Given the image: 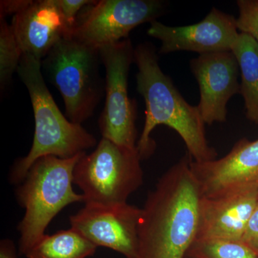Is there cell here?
I'll list each match as a JSON object with an SVG mask.
<instances>
[{
    "label": "cell",
    "mask_w": 258,
    "mask_h": 258,
    "mask_svg": "<svg viewBox=\"0 0 258 258\" xmlns=\"http://www.w3.org/2000/svg\"><path fill=\"white\" fill-rule=\"evenodd\" d=\"M241 75L240 95L244 100L246 118L258 124V43L240 32L232 48Z\"/></svg>",
    "instance_id": "obj_15"
},
{
    "label": "cell",
    "mask_w": 258,
    "mask_h": 258,
    "mask_svg": "<svg viewBox=\"0 0 258 258\" xmlns=\"http://www.w3.org/2000/svg\"><path fill=\"white\" fill-rule=\"evenodd\" d=\"M189 154L161 176L148 195L139 225L137 258H185L198 237L201 190Z\"/></svg>",
    "instance_id": "obj_1"
},
{
    "label": "cell",
    "mask_w": 258,
    "mask_h": 258,
    "mask_svg": "<svg viewBox=\"0 0 258 258\" xmlns=\"http://www.w3.org/2000/svg\"><path fill=\"white\" fill-rule=\"evenodd\" d=\"M86 152L69 159L46 156L37 159L16 191L25 214L20 222L19 252L25 255L45 235L47 226L68 205L84 203V197L74 191L75 166Z\"/></svg>",
    "instance_id": "obj_4"
},
{
    "label": "cell",
    "mask_w": 258,
    "mask_h": 258,
    "mask_svg": "<svg viewBox=\"0 0 258 258\" xmlns=\"http://www.w3.org/2000/svg\"><path fill=\"white\" fill-rule=\"evenodd\" d=\"M11 27L23 55L40 61L60 40L72 37V28L56 0L32 1L13 16Z\"/></svg>",
    "instance_id": "obj_13"
},
{
    "label": "cell",
    "mask_w": 258,
    "mask_h": 258,
    "mask_svg": "<svg viewBox=\"0 0 258 258\" xmlns=\"http://www.w3.org/2000/svg\"><path fill=\"white\" fill-rule=\"evenodd\" d=\"M142 209L128 203L115 206L85 205L70 217L74 229L97 247H104L126 258H137Z\"/></svg>",
    "instance_id": "obj_9"
},
{
    "label": "cell",
    "mask_w": 258,
    "mask_h": 258,
    "mask_svg": "<svg viewBox=\"0 0 258 258\" xmlns=\"http://www.w3.org/2000/svg\"><path fill=\"white\" fill-rule=\"evenodd\" d=\"M257 202L258 189L215 198L202 197L197 240H242Z\"/></svg>",
    "instance_id": "obj_14"
},
{
    "label": "cell",
    "mask_w": 258,
    "mask_h": 258,
    "mask_svg": "<svg viewBox=\"0 0 258 258\" xmlns=\"http://www.w3.org/2000/svg\"><path fill=\"white\" fill-rule=\"evenodd\" d=\"M137 149L102 138L91 154L85 153L74 171V184L83 191L85 205L110 207L127 203L142 186L144 173Z\"/></svg>",
    "instance_id": "obj_6"
},
{
    "label": "cell",
    "mask_w": 258,
    "mask_h": 258,
    "mask_svg": "<svg viewBox=\"0 0 258 258\" xmlns=\"http://www.w3.org/2000/svg\"><path fill=\"white\" fill-rule=\"evenodd\" d=\"M0 258H17V251L13 241L5 239L0 242Z\"/></svg>",
    "instance_id": "obj_23"
},
{
    "label": "cell",
    "mask_w": 258,
    "mask_h": 258,
    "mask_svg": "<svg viewBox=\"0 0 258 258\" xmlns=\"http://www.w3.org/2000/svg\"><path fill=\"white\" fill-rule=\"evenodd\" d=\"M23 53L15 38L11 25L5 18H0V86L1 90L11 81L18 71Z\"/></svg>",
    "instance_id": "obj_18"
},
{
    "label": "cell",
    "mask_w": 258,
    "mask_h": 258,
    "mask_svg": "<svg viewBox=\"0 0 258 258\" xmlns=\"http://www.w3.org/2000/svg\"><path fill=\"white\" fill-rule=\"evenodd\" d=\"M190 167L205 198L258 189V139H240L220 159L201 163L191 159Z\"/></svg>",
    "instance_id": "obj_10"
},
{
    "label": "cell",
    "mask_w": 258,
    "mask_h": 258,
    "mask_svg": "<svg viewBox=\"0 0 258 258\" xmlns=\"http://www.w3.org/2000/svg\"><path fill=\"white\" fill-rule=\"evenodd\" d=\"M106 70V102L98 120L103 138L115 144L137 149V102L129 97V70L134 62V48L130 39L99 49Z\"/></svg>",
    "instance_id": "obj_7"
},
{
    "label": "cell",
    "mask_w": 258,
    "mask_h": 258,
    "mask_svg": "<svg viewBox=\"0 0 258 258\" xmlns=\"http://www.w3.org/2000/svg\"><path fill=\"white\" fill-rule=\"evenodd\" d=\"M237 30L253 37L258 43V0H238Z\"/></svg>",
    "instance_id": "obj_19"
},
{
    "label": "cell",
    "mask_w": 258,
    "mask_h": 258,
    "mask_svg": "<svg viewBox=\"0 0 258 258\" xmlns=\"http://www.w3.org/2000/svg\"><path fill=\"white\" fill-rule=\"evenodd\" d=\"M186 257L258 258V254L242 240L198 239L190 247Z\"/></svg>",
    "instance_id": "obj_17"
},
{
    "label": "cell",
    "mask_w": 258,
    "mask_h": 258,
    "mask_svg": "<svg viewBox=\"0 0 258 258\" xmlns=\"http://www.w3.org/2000/svg\"><path fill=\"white\" fill-rule=\"evenodd\" d=\"M241 240L258 254V202Z\"/></svg>",
    "instance_id": "obj_21"
},
{
    "label": "cell",
    "mask_w": 258,
    "mask_h": 258,
    "mask_svg": "<svg viewBox=\"0 0 258 258\" xmlns=\"http://www.w3.org/2000/svg\"><path fill=\"white\" fill-rule=\"evenodd\" d=\"M99 50L64 37L41 61L42 69L63 98L67 118L82 124L92 116L105 92Z\"/></svg>",
    "instance_id": "obj_5"
},
{
    "label": "cell",
    "mask_w": 258,
    "mask_h": 258,
    "mask_svg": "<svg viewBox=\"0 0 258 258\" xmlns=\"http://www.w3.org/2000/svg\"><path fill=\"white\" fill-rule=\"evenodd\" d=\"M69 26L74 30L76 19L80 12L88 5L93 4L92 0H56Z\"/></svg>",
    "instance_id": "obj_20"
},
{
    "label": "cell",
    "mask_w": 258,
    "mask_h": 258,
    "mask_svg": "<svg viewBox=\"0 0 258 258\" xmlns=\"http://www.w3.org/2000/svg\"><path fill=\"white\" fill-rule=\"evenodd\" d=\"M200 88L199 111L205 124L227 120V103L240 94L238 62L232 51L200 55L190 61Z\"/></svg>",
    "instance_id": "obj_12"
},
{
    "label": "cell",
    "mask_w": 258,
    "mask_h": 258,
    "mask_svg": "<svg viewBox=\"0 0 258 258\" xmlns=\"http://www.w3.org/2000/svg\"><path fill=\"white\" fill-rule=\"evenodd\" d=\"M237 19L213 8L201 22L186 26H168L154 20L150 23L148 35L160 40L158 54L176 51H191L200 55L228 52L238 37Z\"/></svg>",
    "instance_id": "obj_11"
},
{
    "label": "cell",
    "mask_w": 258,
    "mask_h": 258,
    "mask_svg": "<svg viewBox=\"0 0 258 258\" xmlns=\"http://www.w3.org/2000/svg\"><path fill=\"white\" fill-rule=\"evenodd\" d=\"M32 0H2L0 2V18L18 14L31 4Z\"/></svg>",
    "instance_id": "obj_22"
},
{
    "label": "cell",
    "mask_w": 258,
    "mask_h": 258,
    "mask_svg": "<svg viewBox=\"0 0 258 258\" xmlns=\"http://www.w3.org/2000/svg\"><path fill=\"white\" fill-rule=\"evenodd\" d=\"M185 258H191V257H186Z\"/></svg>",
    "instance_id": "obj_24"
},
{
    "label": "cell",
    "mask_w": 258,
    "mask_h": 258,
    "mask_svg": "<svg viewBox=\"0 0 258 258\" xmlns=\"http://www.w3.org/2000/svg\"><path fill=\"white\" fill-rule=\"evenodd\" d=\"M166 10V3L160 0L95 1L80 12L72 37L99 50L128 39L132 30L157 20Z\"/></svg>",
    "instance_id": "obj_8"
},
{
    "label": "cell",
    "mask_w": 258,
    "mask_h": 258,
    "mask_svg": "<svg viewBox=\"0 0 258 258\" xmlns=\"http://www.w3.org/2000/svg\"><path fill=\"white\" fill-rule=\"evenodd\" d=\"M18 74L31 100L35 130L28 155L19 159L10 172L13 184L22 183L32 164L46 156L69 159L96 145V139L82 125L73 123L59 110L42 74L41 61L23 55Z\"/></svg>",
    "instance_id": "obj_3"
},
{
    "label": "cell",
    "mask_w": 258,
    "mask_h": 258,
    "mask_svg": "<svg viewBox=\"0 0 258 258\" xmlns=\"http://www.w3.org/2000/svg\"><path fill=\"white\" fill-rule=\"evenodd\" d=\"M97 247L74 229L45 235L25 254L27 258H87Z\"/></svg>",
    "instance_id": "obj_16"
},
{
    "label": "cell",
    "mask_w": 258,
    "mask_h": 258,
    "mask_svg": "<svg viewBox=\"0 0 258 258\" xmlns=\"http://www.w3.org/2000/svg\"><path fill=\"white\" fill-rule=\"evenodd\" d=\"M158 55L150 42L139 44L134 48V62L138 68L137 90L146 105L145 123L137 145L141 159L154 154L156 144L151 134L160 125H167L179 134L195 162L217 159L216 150L209 145L205 123L198 106L187 103L171 78L163 72Z\"/></svg>",
    "instance_id": "obj_2"
}]
</instances>
